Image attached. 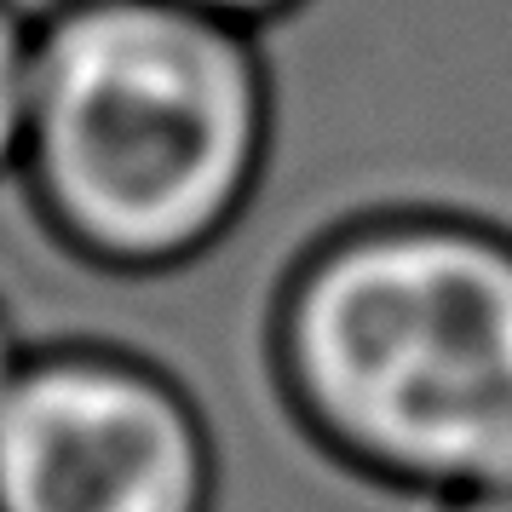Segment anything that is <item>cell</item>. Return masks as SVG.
<instances>
[{"label": "cell", "mask_w": 512, "mask_h": 512, "mask_svg": "<svg viewBox=\"0 0 512 512\" xmlns=\"http://www.w3.org/2000/svg\"><path fill=\"white\" fill-rule=\"evenodd\" d=\"M265 363L300 438L392 495L512 484V231L461 208H374L288 259Z\"/></svg>", "instance_id": "cell-1"}, {"label": "cell", "mask_w": 512, "mask_h": 512, "mask_svg": "<svg viewBox=\"0 0 512 512\" xmlns=\"http://www.w3.org/2000/svg\"><path fill=\"white\" fill-rule=\"evenodd\" d=\"M277 139L259 29L179 0H52L18 179L35 225L87 271L173 277L248 219Z\"/></svg>", "instance_id": "cell-2"}, {"label": "cell", "mask_w": 512, "mask_h": 512, "mask_svg": "<svg viewBox=\"0 0 512 512\" xmlns=\"http://www.w3.org/2000/svg\"><path fill=\"white\" fill-rule=\"evenodd\" d=\"M219 443L156 357L29 346L0 397V512H213Z\"/></svg>", "instance_id": "cell-3"}, {"label": "cell", "mask_w": 512, "mask_h": 512, "mask_svg": "<svg viewBox=\"0 0 512 512\" xmlns=\"http://www.w3.org/2000/svg\"><path fill=\"white\" fill-rule=\"evenodd\" d=\"M29 70H35V12L0 0V185L18 179L29 116Z\"/></svg>", "instance_id": "cell-4"}, {"label": "cell", "mask_w": 512, "mask_h": 512, "mask_svg": "<svg viewBox=\"0 0 512 512\" xmlns=\"http://www.w3.org/2000/svg\"><path fill=\"white\" fill-rule=\"evenodd\" d=\"M179 6H196V12H213V18H231L242 29H271L282 24L288 12H300L305 0H179Z\"/></svg>", "instance_id": "cell-5"}, {"label": "cell", "mask_w": 512, "mask_h": 512, "mask_svg": "<svg viewBox=\"0 0 512 512\" xmlns=\"http://www.w3.org/2000/svg\"><path fill=\"white\" fill-rule=\"evenodd\" d=\"M24 334H18V317L6 311V300H0V397H6V386L18 380V363H24Z\"/></svg>", "instance_id": "cell-6"}, {"label": "cell", "mask_w": 512, "mask_h": 512, "mask_svg": "<svg viewBox=\"0 0 512 512\" xmlns=\"http://www.w3.org/2000/svg\"><path fill=\"white\" fill-rule=\"evenodd\" d=\"M438 512H512V484L478 489V495H461V501H443Z\"/></svg>", "instance_id": "cell-7"}]
</instances>
